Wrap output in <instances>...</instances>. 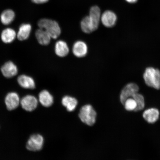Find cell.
I'll use <instances>...</instances> for the list:
<instances>
[{"instance_id": "6da1fadb", "label": "cell", "mask_w": 160, "mask_h": 160, "mask_svg": "<svg viewBox=\"0 0 160 160\" xmlns=\"http://www.w3.org/2000/svg\"><path fill=\"white\" fill-rule=\"evenodd\" d=\"M144 81L148 87L156 89H160V71L153 67L146 69L143 75Z\"/></svg>"}, {"instance_id": "7a4b0ae2", "label": "cell", "mask_w": 160, "mask_h": 160, "mask_svg": "<svg viewBox=\"0 0 160 160\" xmlns=\"http://www.w3.org/2000/svg\"><path fill=\"white\" fill-rule=\"evenodd\" d=\"M39 28L44 30L52 38L57 39L61 33V28L57 22L48 19H42L38 22Z\"/></svg>"}, {"instance_id": "3957f363", "label": "cell", "mask_w": 160, "mask_h": 160, "mask_svg": "<svg viewBox=\"0 0 160 160\" xmlns=\"http://www.w3.org/2000/svg\"><path fill=\"white\" fill-rule=\"evenodd\" d=\"M97 114L92 106H83L80 110L79 117L81 121L88 125L91 126L95 123Z\"/></svg>"}, {"instance_id": "277c9868", "label": "cell", "mask_w": 160, "mask_h": 160, "mask_svg": "<svg viewBox=\"0 0 160 160\" xmlns=\"http://www.w3.org/2000/svg\"><path fill=\"white\" fill-rule=\"evenodd\" d=\"M44 142L43 138L41 135L39 134H33L28 140L26 147L30 151H39L42 148Z\"/></svg>"}, {"instance_id": "5b68a950", "label": "cell", "mask_w": 160, "mask_h": 160, "mask_svg": "<svg viewBox=\"0 0 160 160\" xmlns=\"http://www.w3.org/2000/svg\"><path fill=\"white\" fill-rule=\"evenodd\" d=\"M139 87L137 84L130 83L127 84L121 92L120 96V101L123 105L125 101L129 98H131L135 93L138 92Z\"/></svg>"}, {"instance_id": "8992f818", "label": "cell", "mask_w": 160, "mask_h": 160, "mask_svg": "<svg viewBox=\"0 0 160 160\" xmlns=\"http://www.w3.org/2000/svg\"><path fill=\"white\" fill-rule=\"evenodd\" d=\"M20 103L23 109L27 111L31 112L37 107L38 101L34 96L28 95L22 99Z\"/></svg>"}, {"instance_id": "52a82bcc", "label": "cell", "mask_w": 160, "mask_h": 160, "mask_svg": "<svg viewBox=\"0 0 160 160\" xmlns=\"http://www.w3.org/2000/svg\"><path fill=\"white\" fill-rule=\"evenodd\" d=\"M101 17V10L98 7L94 6L91 8L89 17L93 32L98 28Z\"/></svg>"}, {"instance_id": "ba28073f", "label": "cell", "mask_w": 160, "mask_h": 160, "mask_svg": "<svg viewBox=\"0 0 160 160\" xmlns=\"http://www.w3.org/2000/svg\"><path fill=\"white\" fill-rule=\"evenodd\" d=\"M5 101L7 109L9 111L17 108L21 102L19 95L14 92L8 93L6 96Z\"/></svg>"}, {"instance_id": "9c48e42d", "label": "cell", "mask_w": 160, "mask_h": 160, "mask_svg": "<svg viewBox=\"0 0 160 160\" xmlns=\"http://www.w3.org/2000/svg\"><path fill=\"white\" fill-rule=\"evenodd\" d=\"M101 21L103 25L107 28H111L114 26L117 21V17L113 12L106 11L101 17Z\"/></svg>"}, {"instance_id": "30bf717a", "label": "cell", "mask_w": 160, "mask_h": 160, "mask_svg": "<svg viewBox=\"0 0 160 160\" xmlns=\"http://www.w3.org/2000/svg\"><path fill=\"white\" fill-rule=\"evenodd\" d=\"M88 46L85 42L79 41L76 42L72 48L73 55L78 58H83L87 55Z\"/></svg>"}, {"instance_id": "8fae6325", "label": "cell", "mask_w": 160, "mask_h": 160, "mask_svg": "<svg viewBox=\"0 0 160 160\" xmlns=\"http://www.w3.org/2000/svg\"><path fill=\"white\" fill-rule=\"evenodd\" d=\"M1 71L3 75L8 78L14 77L18 72L17 66L11 61L5 63L2 67Z\"/></svg>"}, {"instance_id": "7c38bea8", "label": "cell", "mask_w": 160, "mask_h": 160, "mask_svg": "<svg viewBox=\"0 0 160 160\" xmlns=\"http://www.w3.org/2000/svg\"><path fill=\"white\" fill-rule=\"evenodd\" d=\"M159 115L158 110L155 108H151L145 110L143 112V117L148 122L153 123L159 119Z\"/></svg>"}, {"instance_id": "4fadbf2b", "label": "cell", "mask_w": 160, "mask_h": 160, "mask_svg": "<svg viewBox=\"0 0 160 160\" xmlns=\"http://www.w3.org/2000/svg\"><path fill=\"white\" fill-rule=\"evenodd\" d=\"M18 82L21 87L26 89H34L36 87L35 81L32 78L26 75H21L18 78Z\"/></svg>"}, {"instance_id": "5bb4252c", "label": "cell", "mask_w": 160, "mask_h": 160, "mask_svg": "<svg viewBox=\"0 0 160 160\" xmlns=\"http://www.w3.org/2000/svg\"><path fill=\"white\" fill-rule=\"evenodd\" d=\"M39 101L41 105L45 107H49L53 105V97L47 90L40 92L39 95Z\"/></svg>"}, {"instance_id": "9a60e30c", "label": "cell", "mask_w": 160, "mask_h": 160, "mask_svg": "<svg viewBox=\"0 0 160 160\" xmlns=\"http://www.w3.org/2000/svg\"><path fill=\"white\" fill-rule=\"evenodd\" d=\"M56 54L60 57H64L68 54L69 49L67 43L60 40L56 42L55 47Z\"/></svg>"}, {"instance_id": "2e32d148", "label": "cell", "mask_w": 160, "mask_h": 160, "mask_svg": "<svg viewBox=\"0 0 160 160\" xmlns=\"http://www.w3.org/2000/svg\"><path fill=\"white\" fill-rule=\"evenodd\" d=\"M35 36L38 41L42 45H48L52 38L47 32L44 30L40 28L36 31Z\"/></svg>"}, {"instance_id": "e0dca14e", "label": "cell", "mask_w": 160, "mask_h": 160, "mask_svg": "<svg viewBox=\"0 0 160 160\" xmlns=\"http://www.w3.org/2000/svg\"><path fill=\"white\" fill-rule=\"evenodd\" d=\"M62 103L67 108L68 111L72 112L77 108L78 102L75 98L69 96H66L62 99Z\"/></svg>"}, {"instance_id": "ac0fdd59", "label": "cell", "mask_w": 160, "mask_h": 160, "mask_svg": "<svg viewBox=\"0 0 160 160\" xmlns=\"http://www.w3.org/2000/svg\"><path fill=\"white\" fill-rule=\"evenodd\" d=\"M32 29L31 26L29 24H23L19 29L17 34V38L19 41H24L29 37Z\"/></svg>"}, {"instance_id": "d6986e66", "label": "cell", "mask_w": 160, "mask_h": 160, "mask_svg": "<svg viewBox=\"0 0 160 160\" xmlns=\"http://www.w3.org/2000/svg\"><path fill=\"white\" fill-rule=\"evenodd\" d=\"M16 36L17 34L14 30L8 28L2 32L1 38L4 43H9L12 42L15 40Z\"/></svg>"}, {"instance_id": "ffe728a7", "label": "cell", "mask_w": 160, "mask_h": 160, "mask_svg": "<svg viewBox=\"0 0 160 160\" xmlns=\"http://www.w3.org/2000/svg\"><path fill=\"white\" fill-rule=\"evenodd\" d=\"M15 17V13L11 9L6 10L3 12L1 15L2 23L5 25H8L11 23Z\"/></svg>"}, {"instance_id": "44dd1931", "label": "cell", "mask_w": 160, "mask_h": 160, "mask_svg": "<svg viewBox=\"0 0 160 160\" xmlns=\"http://www.w3.org/2000/svg\"><path fill=\"white\" fill-rule=\"evenodd\" d=\"M132 98H133L137 102V106L135 111H141L143 109L145 106V99L143 96L138 92L135 93Z\"/></svg>"}, {"instance_id": "7402d4cb", "label": "cell", "mask_w": 160, "mask_h": 160, "mask_svg": "<svg viewBox=\"0 0 160 160\" xmlns=\"http://www.w3.org/2000/svg\"><path fill=\"white\" fill-rule=\"evenodd\" d=\"M81 26L82 31L86 33L89 34L93 32L90 23L89 16H87L82 20Z\"/></svg>"}, {"instance_id": "603a6c76", "label": "cell", "mask_w": 160, "mask_h": 160, "mask_svg": "<svg viewBox=\"0 0 160 160\" xmlns=\"http://www.w3.org/2000/svg\"><path fill=\"white\" fill-rule=\"evenodd\" d=\"M126 110L128 111H135L137 108V103L135 100L132 98L127 99L123 104Z\"/></svg>"}, {"instance_id": "cb8c5ba5", "label": "cell", "mask_w": 160, "mask_h": 160, "mask_svg": "<svg viewBox=\"0 0 160 160\" xmlns=\"http://www.w3.org/2000/svg\"><path fill=\"white\" fill-rule=\"evenodd\" d=\"M49 0H32L33 2L37 4H42L47 2Z\"/></svg>"}, {"instance_id": "d4e9b609", "label": "cell", "mask_w": 160, "mask_h": 160, "mask_svg": "<svg viewBox=\"0 0 160 160\" xmlns=\"http://www.w3.org/2000/svg\"><path fill=\"white\" fill-rule=\"evenodd\" d=\"M125 1L129 3H135L137 2L138 0H125Z\"/></svg>"}]
</instances>
